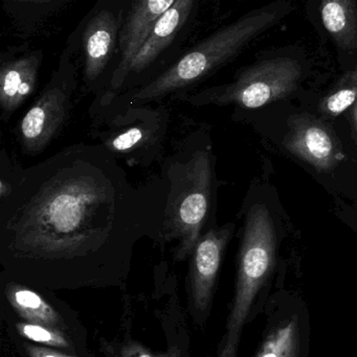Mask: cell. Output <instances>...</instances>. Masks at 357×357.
Returning a JSON list of instances; mask_svg holds the SVG:
<instances>
[{"mask_svg":"<svg viewBox=\"0 0 357 357\" xmlns=\"http://www.w3.org/2000/svg\"><path fill=\"white\" fill-rule=\"evenodd\" d=\"M165 201L163 178L136 187L101 144L67 146L0 202L2 273L41 289L119 284L140 241L163 245Z\"/></svg>","mask_w":357,"mask_h":357,"instance_id":"1","label":"cell"},{"mask_svg":"<svg viewBox=\"0 0 357 357\" xmlns=\"http://www.w3.org/2000/svg\"><path fill=\"white\" fill-rule=\"evenodd\" d=\"M161 178L166 186L163 245L176 243L174 259L184 261L203 234L213 195V156L210 146L201 144L199 132L190 134L166 160Z\"/></svg>","mask_w":357,"mask_h":357,"instance_id":"2","label":"cell"},{"mask_svg":"<svg viewBox=\"0 0 357 357\" xmlns=\"http://www.w3.org/2000/svg\"><path fill=\"white\" fill-rule=\"evenodd\" d=\"M291 0H276L251 10L197 44L144 87L125 96L127 105H148L198 83L234 59L247 44L289 16Z\"/></svg>","mask_w":357,"mask_h":357,"instance_id":"3","label":"cell"},{"mask_svg":"<svg viewBox=\"0 0 357 357\" xmlns=\"http://www.w3.org/2000/svg\"><path fill=\"white\" fill-rule=\"evenodd\" d=\"M276 230L264 205H253L247 213L239 252L236 289L217 357H238L243 327L276 262Z\"/></svg>","mask_w":357,"mask_h":357,"instance_id":"4","label":"cell"},{"mask_svg":"<svg viewBox=\"0 0 357 357\" xmlns=\"http://www.w3.org/2000/svg\"><path fill=\"white\" fill-rule=\"evenodd\" d=\"M303 73V63L297 56H277L242 69L228 85L178 98L194 107L235 105L245 109L261 108L293 93Z\"/></svg>","mask_w":357,"mask_h":357,"instance_id":"5","label":"cell"},{"mask_svg":"<svg viewBox=\"0 0 357 357\" xmlns=\"http://www.w3.org/2000/svg\"><path fill=\"white\" fill-rule=\"evenodd\" d=\"M115 112L107 121L106 129L96 137L101 146L131 167L152 165L163 151L169 111L163 107L128 105Z\"/></svg>","mask_w":357,"mask_h":357,"instance_id":"6","label":"cell"},{"mask_svg":"<svg viewBox=\"0 0 357 357\" xmlns=\"http://www.w3.org/2000/svg\"><path fill=\"white\" fill-rule=\"evenodd\" d=\"M73 91L69 82H52L23 115L17 133L25 155L37 156L59 135L71 113Z\"/></svg>","mask_w":357,"mask_h":357,"instance_id":"7","label":"cell"},{"mask_svg":"<svg viewBox=\"0 0 357 357\" xmlns=\"http://www.w3.org/2000/svg\"><path fill=\"white\" fill-rule=\"evenodd\" d=\"M282 144L293 156L319 172L333 171L345 158L333 130L312 115L291 117Z\"/></svg>","mask_w":357,"mask_h":357,"instance_id":"8","label":"cell"},{"mask_svg":"<svg viewBox=\"0 0 357 357\" xmlns=\"http://www.w3.org/2000/svg\"><path fill=\"white\" fill-rule=\"evenodd\" d=\"M176 0H133L127 19L121 31L119 48L122 58L110 81V91L101 100L102 106H108L115 100L126 79L130 75V66L140 52L159 17L163 16Z\"/></svg>","mask_w":357,"mask_h":357,"instance_id":"9","label":"cell"},{"mask_svg":"<svg viewBox=\"0 0 357 357\" xmlns=\"http://www.w3.org/2000/svg\"><path fill=\"white\" fill-rule=\"evenodd\" d=\"M233 231V224L209 229L201 234L193 250L190 264L191 302L195 312L199 314L211 307L218 273Z\"/></svg>","mask_w":357,"mask_h":357,"instance_id":"10","label":"cell"},{"mask_svg":"<svg viewBox=\"0 0 357 357\" xmlns=\"http://www.w3.org/2000/svg\"><path fill=\"white\" fill-rule=\"evenodd\" d=\"M314 25L341 56L357 59V0H310Z\"/></svg>","mask_w":357,"mask_h":357,"instance_id":"11","label":"cell"},{"mask_svg":"<svg viewBox=\"0 0 357 357\" xmlns=\"http://www.w3.org/2000/svg\"><path fill=\"white\" fill-rule=\"evenodd\" d=\"M40 56L27 54L3 63L0 70V108L6 121L33 94L37 84Z\"/></svg>","mask_w":357,"mask_h":357,"instance_id":"12","label":"cell"},{"mask_svg":"<svg viewBox=\"0 0 357 357\" xmlns=\"http://www.w3.org/2000/svg\"><path fill=\"white\" fill-rule=\"evenodd\" d=\"M119 22L112 13L101 10L88 22L83 33L84 73L89 83L106 68L117 44Z\"/></svg>","mask_w":357,"mask_h":357,"instance_id":"13","label":"cell"},{"mask_svg":"<svg viewBox=\"0 0 357 357\" xmlns=\"http://www.w3.org/2000/svg\"><path fill=\"white\" fill-rule=\"evenodd\" d=\"M195 1L196 0H176L173 6L159 17L140 52L134 56L130 73H140L159 58L188 20Z\"/></svg>","mask_w":357,"mask_h":357,"instance_id":"14","label":"cell"},{"mask_svg":"<svg viewBox=\"0 0 357 357\" xmlns=\"http://www.w3.org/2000/svg\"><path fill=\"white\" fill-rule=\"evenodd\" d=\"M4 276L6 277L3 284L4 295L20 318L27 323L46 325L67 333V326L62 316L39 291L31 285L15 280L6 275Z\"/></svg>","mask_w":357,"mask_h":357,"instance_id":"15","label":"cell"},{"mask_svg":"<svg viewBox=\"0 0 357 357\" xmlns=\"http://www.w3.org/2000/svg\"><path fill=\"white\" fill-rule=\"evenodd\" d=\"M306 318L298 312L278 318L266 331L255 357H306Z\"/></svg>","mask_w":357,"mask_h":357,"instance_id":"16","label":"cell"},{"mask_svg":"<svg viewBox=\"0 0 357 357\" xmlns=\"http://www.w3.org/2000/svg\"><path fill=\"white\" fill-rule=\"evenodd\" d=\"M357 102V59L319 105L326 116L337 117L352 108Z\"/></svg>","mask_w":357,"mask_h":357,"instance_id":"17","label":"cell"},{"mask_svg":"<svg viewBox=\"0 0 357 357\" xmlns=\"http://www.w3.org/2000/svg\"><path fill=\"white\" fill-rule=\"evenodd\" d=\"M19 335L29 341L43 344L48 347L71 349L73 342L67 335L66 331L46 326V325L33 324V323H18L16 325Z\"/></svg>","mask_w":357,"mask_h":357,"instance_id":"18","label":"cell"},{"mask_svg":"<svg viewBox=\"0 0 357 357\" xmlns=\"http://www.w3.org/2000/svg\"><path fill=\"white\" fill-rule=\"evenodd\" d=\"M122 357H180V350L172 348L166 354H154L138 342H128L122 348Z\"/></svg>","mask_w":357,"mask_h":357,"instance_id":"19","label":"cell"},{"mask_svg":"<svg viewBox=\"0 0 357 357\" xmlns=\"http://www.w3.org/2000/svg\"><path fill=\"white\" fill-rule=\"evenodd\" d=\"M24 348L29 357H75L50 348L40 347L31 344H25Z\"/></svg>","mask_w":357,"mask_h":357,"instance_id":"20","label":"cell"},{"mask_svg":"<svg viewBox=\"0 0 357 357\" xmlns=\"http://www.w3.org/2000/svg\"><path fill=\"white\" fill-rule=\"evenodd\" d=\"M351 121L354 128V136H356V144L357 150V102L351 108Z\"/></svg>","mask_w":357,"mask_h":357,"instance_id":"21","label":"cell"},{"mask_svg":"<svg viewBox=\"0 0 357 357\" xmlns=\"http://www.w3.org/2000/svg\"><path fill=\"white\" fill-rule=\"evenodd\" d=\"M39 1H48V0H39Z\"/></svg>","mask_w":357,"mask_h":357,"instance_id":"22","label":"cell"}]
</instances>
